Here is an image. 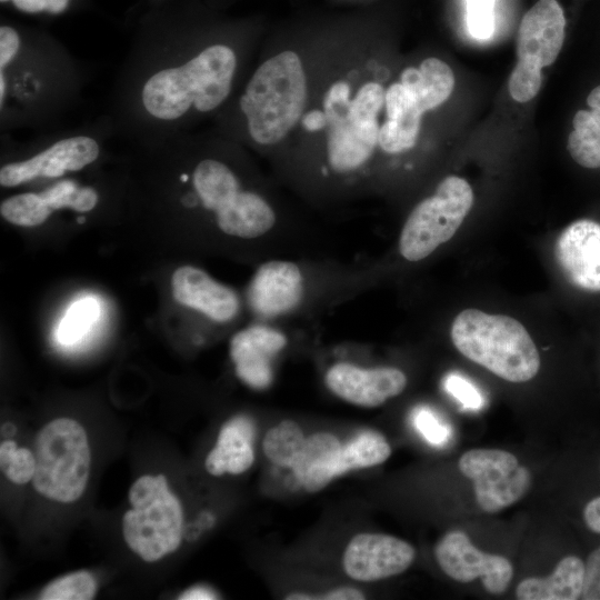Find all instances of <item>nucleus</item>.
Here are the masks:
<instances>
[{"label":"nucleus","instance_id":"ddd939ff","mask_svg":"<svg viewBox=\"0 0 600 600\" xmlns=\"http://www.w3.org/2000/svg\"><path fill=\"white\" fill-rule=\"evenodd\" d=\"M350 103L324 112L329 124L328 162L337 173L361 168L371 158L379 140L378 121L354 120L349 116Z\"/></svg>","mask_w":600,"mask_h":600},{"label":"nucleus","instance_id":"72a5a7b5","mask_svg":"<svg viewBox=\"0 0 600 600\" xmlns=\"http://www.w3.org/2000/svg\"><path fill=\"white\" fill-rule=\"evenodd\" d=\"M497 0H467L468 26L472 37L488 39L493 32V6Z\"/></svg>","mask_w":600,"mask_h":600},{"label":"nucleus","instance_id":"0eeeda50","mask_svg":"<svg viewBox=\"0 0 600 600\" xmlns=\"http://www.w3.org/2000/svg\"><path fill=\"white\" fill-rule=\"evenodd\" d=\"M459 469L472 480L477 503L489 513L520 500L532 481L514 454L499 449H471L460 457Z\"/></svg>","mask_w":600,"mask_h":600},{"label":"nucleus","instance_id":"a878e982","mask_svg":"<svg viewBox=\"0 0 600 600\" xmlns=\"http://www.w3.org/2000/svg\"><path fill=\"white\" fill-rule=\"evenodd\" d=\"M573 131L568 137V151L581 167L600 168V124L591 111L579 110L572 120Z\"/></svg>","mask_w":600,"mask_h":600},{"label":"nucleus","instance_id":"412c9836","mask_svg":"<svg viewBox=\"0 0 600 600\" xmlns=\"http://www.w3.org/2000/svg\"><path fill=\"white\" fill-rule=\"evenodd\" d=\"M216 217L218 228L226 234L254 239L267 234L277 222L270 203L253 191L242 190L238 198Z\"/></svg>","mask_w":600,"mask_h":600},{"label":"nucleus","instance_id":"79ce46f5","mask_svg":"<svg viewBox=\"0 0 600 600\" xmlns=\"http://www.w3.org/2000/svg\"><path fill=\"white\" fill-rule=\"evenodd\" d=\"M302 126L309 131H317L327 126L324 112L313 110L306 114L302 119Z\"/></svg>","mask_w":600,"mask_h":600},{"label":"nucleus","instance_id":"cd10ccee","mask_svg":"<svg viewBox=\"0 0 600 600\" xmlns=\"http://www.w3.org/2000/svg\"><path fill=\"white\" fill-rule=\"evenodd\" d=\"M51 211L71 208L86 212L92 210L98 202V193L91 187H80L72 180L60 181L39 192Z\"/></svg>","mask_w":600,"mask_h":600},{"label":"nucleus","instance_id":"37998d69","mask_svg":"<svg viewBox=\"0 0 600 600\" xmlns=\"http://www.w3.org/2000/svg\"><path fill=\"white\" fill-rule=\"evenodd\" d=\"M179 599L183 600H203L217 599V594L208 587H193L186 590Z\"/></svg>","mask_w":600,"mask_h":600},{"label":"nucleus","instance_id":"423d86ee","mask_svg":"<svg viewBox=\"0 0 600 600\" xmlns=\"http://www.w3.org/2000/svg\"><path fill=\"white\" fill-rule=\"evenodd\" d=\"M472 204L473 192L464 179L444 178L434 193L420 201L408 216L398 243L402 258L417 262L429 257L454 236Z\"/></svg>","mask_w":600,"mask_h":600},{"label":"nucleus","instance_id":"bb28decb","mask_svg":"<svg viewBox=\"0 0 600 600\" xmlns=\"http://www.w3.org/2000/svg\"><path fill=\"white\" fill-rule=\"evenodd\" d=\"M100 314L99 302L92 297L74 301L58 324L57 341L62 346H72L78 342L98 320Z\"/></svg>","mask_w":600,"mask_h":600},{"label":"nucleus","instance_id":"5701e85b","mask_svg":"<svg viewBox=\"0 0 600 600\" xmlns=\"http://www.w3.org/2000/svg\"><path fill=\"white\" fill-rule=\"evenodd\" d=\"M400 82L412 93L422 112H426L450 97L454 88V76L442 60L427 58L419 68L404 69Z\"/></svg>","mask_w":600,"mask_h":600},{"label":"nucleus","instance_id":"b1692460","mask_svg":"<svg viewBox=\"0 0 600 600\" xmlns=\"http://www.w3.org/2000/svg\"><path fill=\"white\" fill-rule=\"evenodd\" d=\"M192 182L204 209L216 216L242 191L237 176L221 161L204 159L193 170Z\"/></svg>","mask_w":600,"mask_h":600},{"label":"nucleus","instance_id":"4468645a","mask_svg":"<svg viewBox=\"0 0 600 600\" xmlns=\"http://www.w3.org/2000/svg\"><path fill=\"white\" fill-rule=\"evenodd\" d=\"M554 254L571 284L600 291V224L582 219L569 224L558 237Z\"/></svg>","mask_w":600,"mask_h":600},{"label":"nucleus","instance_id":"6e6552de","mask_svg":"<svg viewBox=\"0 0 600 600\" xmlns=\"http://www.w3.org/2000/svg\"><path fill=\"white\" fill-rule=\"evenodd\" d=\"M434 556L448 577L463 583L480 577L486 591L491 594L503 593L513 576L507 558L482 552L459 530L446 533L438 541Z\"/></svg>","mask_w":600,"mask_h":600},{"label":"nucleus","instance_id":"393cba45","mask_svg":"<svg viewBox=\"0 0 600 600\" xmlns=\"http://www.w3.org/2000/svg\"><path fill=\"white\" fill-rule=\"evenodd\" d=\"M391 454L386 437L374 430H363L342 447V474L383 463Z\"/></svg>","mask_w":600,"mask_h":600},{"label":"nucleus","instance_id":"2f4dec72","mask_svg":"<svg viewBox=\"0 0 600 600\" xmlns=\"http://www.w3.org/2000/svg\"><path fill=\"white\" fill-rule=\"evenodd\" d=\"M386 91L378 82L364 83L351 100L349 116L362 122L378 121L377 117L384 104Z\"/></svg>","mask_w":600,"mask_h":600},{"label":"nucleus","instance_id":"9d476101","mask_svg":"<svg viewBox=\"0 0 600 600\" xmlns=\"http://www.w3.org/2000/svg\"><path fill=\"white\" fill-rule=\"evenodd\" d=\"M326 387L341 400L362 408H376L399 396L407 387L404 372L394 367H361L341 361L324 374Z\"/></svg>","mask_w":600,"mask_h":600},{"label":"nucleus","instance_id":"a211bd4d","mask_svg":"<svg viewBox=\"0 0 600 600\" xmlns=\"http://www.w3.org/2000/svg\"><path fill=\"white\" fill-rule=\"evenodd\" d=\"M342 447L343 443L331 432L319 431L304 436L286 469L292 471L307 492H319L336 478L342 476Z\"/></svg>","mask_w":600,"mask_h":600},{"label":"nucleus","instance_id":"f3484780","mask_svg":"<svg viewBox=\"0 0 600 600\" xmlns=\"http://www.w3.org/2000/svg\"><path fill=\"white\" fill-rule=\"evenodd\" d=\"M172 294L179 303L221 323L232 320L240 307L234 290L192 266H183L174 271Z\"/></svg>","mask_w":600,"mask_h":600},{"label":"nucleus","instance_id":"473e14b6","mask_svg":"<svg viewBox=\"0 0 600 600\" xmlns=\"http://www.w3.org/2000/svg\"><path fill=\"white\" fill-rule=\"evenodd\" d=\"M541 68L518 60L509 78L510 96L518 102H528L541 88Z\"/></svg>","mask_w":600,"mask_h":600},{"label":"nucleus","instance_id":"7c9ffc66","mask_svg":"<svg viewBox=\"0 0 600 600\" xmlns=\"http://www.w3.org/2000/svg\"><path fill=\"white\" fill-rule=\"evenodd\" d=\"M0 468L13 483L23 484L32 481L36 471V457L27 448H18L13 440L0 444Z\"/></svg>","mask_w":600,"mask_h":600},{"label":"nucleus","instance_id":"ea45409f","mask_svg":"<svg viewBox=\"0 0 600 600\" xmlns=\"http://www.w3.org/2000/svg\"><path fill=\"white\" fill-rule=\"evenodd\" d=\"M1 2L11 1L20 11L27 13L48 12L58 14L66 10L69 0H0Z\"/></svg>","mask_w":600,"mask_h":600},{"label":"nucleus","instance_id":"c756f323","mask_svg":"<svg viewBox=\"0 0 600 600\" xmlns=\"http://www.w3.org/2000/svg\"><path fill=\"white\" fill-rule=\"evenodd\" d=\"M97 581L88 571H77L51 581L40 592L41 600H90Z\"/></svg>","mask_w":600,"mask_h":600},{"label":"nucleus","instance_id":"c03bdc74","mask_svg":"<svg viewBox=\"0 0 600 600\" xmlns=\"http://www.w3.org/2000/svg\"><path fill=\"white\" fill-rule=\"evenodd\" d=\"M587 103L591 108V113L600 124V84L597 86L588 96Z\"/></svg>","mask_w":600,"mask_h":600},{"label":"nucleus","instance_id":"a19ab883","mask_svg":"<svg viewBox=\"0 0 600 600\" xmlns=\"http://www.w3.org/2000/svg\"><path fill=\"white\" fill-rule=\"evenodd\" d=\"M582 517L589 530L600 533V496L591 499L584 506Z\"/></svg>","mask_w":600,"mask_h":600},{"label":"nucleus","instance_id":"f257e3e1","mask_svg":"<svg viewBox=\"0 0 600 600\" xmlns=\"http://www.w3.org/2000/svg\"><path fill=\"white\" fill-rule=\"evenodd\" d=\"M236 68L230 47H207L181 64L152 73L141 88L142 107L162 121L178 120L192 109L212 111L229 96Z\"/></svg>","mask_w":600,"mask_h":600},{"label":"nucleus","instance_id":"7ed1b4c3","mask_svg":"<svg viewBox=\"0 0 600 600\" xmlns=\"http://www.w3.org/2000/svg\"><path fill=\"white\" fill-rule=\"evenodd\" d=\"M450 336L462 356L507 381H529L540 369L531 336L512 317L464 309L454 318Z\"/></svg>","mask_w":600,"mask_h":600},{"label":"nucleus","instance_id":"9b49d317","mask_svg":"<svg viewBox=\"0 0 600 600\" xmlns=\"http://www.w3.org/2000/svg\"><path fill=\"white\" fill-rule=\"evenodd\" d=\"M98 142L89 136L61 139L36 156L4 164L0 170V184L16 187L39 177L56 178L68 171H79L97 160Z\"/></svg>","mask_w":600,"mask_h":600},{"label":"nucleus","instance_id":"dca6fc26","mask_svg":"<svg viewBox=\"0 0 600 600\" xmlns=\"http://www.w3.org/2000/svg\"><path fill=\"white\" fill-rule=\"evenodd\" d=\"M286 346V334L267 326L239 331L230 342L237 376L252 388L268 387L272 380L271 360Z\"/></svg>","mask_w":600,"mask_h":600},{"label":"nucleus","instance_id":"c85d7f7f","mask_svg":"<svg viewBox=\"0 0 600 600\" xmlns=\"http://www.w3.org/2000/svg\"><path fill=\"white\" fill-rule=\"evenodd\" d=\"M0 213L10 223L34 227L43 223L52 211L39 193L26 192L4 199L0 204Z\"/></svg>","mask_w":600,"mask_h":600},{"label":"nucleus","instance_id":"aec40b11","mask_svg":"<svg viewBox=\"0 0 600 600\" xmlns=\"http://www.w3.org/2000/svg\"><path fill=\"white\" fill-rule=\"evenodd\" d=\"M254 437L256 428L249 418L239 416L229 420L221 427L216 446L207 454V471L216 477L247 471L254 461Z\"/></svg>","mask_w":600,"mask_h":600},{"label":"nucleus","instance_id":"39448f33","mask_svg":"<svg viewBox=\"0 0 600 600\" xmlns=\"http://www.w3.org/2000/svg\"><path fill=\"white\" fill-rule=\"evenodd\" d=\"M131 509L122 519L128 547L152 562L174 552L182 540L183 510L163 474L142 476L129 490Z\"/></svg>","mask_w":600,"mask_h":600},{"label":"nucleus","instance_id":"20e7f679","mask_svg":"<svg viewBox=\"0 0 600 600\" xmlns=\"http://www.w3.org/2000/svg\"><path fill=\"white\" fill-rule=\"evenodd\" d=\"M34 489L43 497L71 503L83 494L90 474L91 451L84 428L70 418H57L38 433L34 444Z\"/></svg>","mask_w":600,"mask_h":600},{"label":"nucleus","instance_id":"6ab92c4d","mask_svg":"<svg viewBox=\"0 0 600 600\" xmlns=\"http://www.w3.org/2000/svg\"><path fill=\"white\" fill-rule=\"evenodd\" d=\"M387 120L379 129L378 144L388 153L411 149L418 139L422 110L412 93L401 83L391 84L386 91Z\"/></svg>","mask_w":600,"mask_h":600},{"label":"nucleus","instance_id":"f03ea898","mask_svg":"<svg viewBox=\"0 0 600 600\" xmlns=\"http://www.w3.org/2000/svg\"><path fill=\"white\" fill-rule=\"evenodd\" d=\"M307 103V79L300 57L290 50L264 61L240 98L251 138L259 144L281 141L297 124Z\"/></svg>","mask_w":600,"mask_h":600},{"label":"nucleus","instance_id":"e433bc0d","mask_svg":"<svg viewBox=\"0 0 600 600\" xmlns=\"http://www.w3.org/2000/svg\"><path fill=\"white\" fill-rule=\"evenodd\" d=\"M581 599L600 600V546L584 562V582Z\"/></svg>","mask_w":600,"mask_h":600},{"label":"nucleus","instance_id":"f704fd0d","mask_svg":"<svg viewBox=\"0 0 600 600\" xmlns=\"http://www.w3.org/2000/svg\"><path fill=\"white\" fill-rule=\"evenodd\" d=\"M444 389L466 409H480L483 404V398L479 390L464 377L450 373L444 379Z\"/></svg>","mask_w":600,"mask_h":600},{"label":"nucleus","instance_id":"2eb2a0df","mask_svg":"<svg viewBox=\"0 0 600 600\" xmlns=\"http://www.w3.org/2000/svg\"><path fill=\"white\" fill-rule=\"evenodd\" d=\"M566 18L557 0H539L523 16L517 37L518 60L544 68L552 64L564 41Z\"/></svg>","mask_w":600,"mask_h":600},{"label":"nucleus","instance_id":"58836bf2","mask_svg":"<svg viewBox=\"0 0 600 600\" xmlns=\"http://www.w3.org/2000/svg\"><path fill=\"white\" fill-rule=\"evenodd\" d=\"M20 49L18 32L8 26L0 28V70L3 71Z\"/></svg>","mask_w":600,"mask_h":600},{"label":"nucleus","instance_id":"4be33fe9","mask_svg":"<svg viewBox=\"0 0 600 600\" xmlns=\"http://www.w3.org/2000/svg\"><path fill=\"white\" fill-rule=\"evenodd\" d=\"M584 582V562L577 556H567L544 578H527L519 582L516 596L520 600L581 599Z\"/></svg>","mask_w":600,"mask_h":600},{"label":"nucleus","instance_id":"1a4fd4ad","mask_svg":"<svg viewBox=\"0 0 600 600\" xmlns=\"http://www.w3.org/2000/svg\"><path fill=\"white\" fill-rule=\"evenodd\" d=\"M416 558L414 548L393 536L362 532L347 544L342 566L348 577L356 581L372 582L406 571Z\"/></svg>","mask_w":600,"mask_h":600},{"label":"nucleus","instance_id":"a18cd8bd","mask_svg":"<svg viewBox=\"0 0 600 600\" xmlns=\"http://www.w3.org/2000/svg\"><path fill=\"white\" fill-rule=\"evenodd\" d=\"M6 96H7V82H6L4 73L0 72V104L1 107L4 103Z\"/></svg>","mask_w":600,"mask_h":600},{"label":"nucleus","instance_id":"c9c22d12","mask_svg":"<svg viewBox=\"0 0 600 600\" xmlns=\"http://www.w3.org/2000/svg\"><path fill=\"white\" fill-rule=\"evenodd\" d=\"M416 428L432 444H442L450 437L447 428L430 410L421 408L414 416Z\"/></svg>","mask_w":600,"mask_h":600},{"label":"nucleus","instance_id":"f8f14e48","mask_svg":"<svg viewBox=\"0 0 600 600\" xmlns=\"http://www.w3.org/2000/svg\"><path fill=\"white\" fill-rule=\"evenodd\" d=\"M304 294L301 268L288 260H270L254 272L248 300L251 309L262 318H278L290 313Z\"/></svg>","mask_w":600,"mask_h":600},{"label":"nucleus","instance_id":"4c0bfd02","mask_svg":"<svg viewBox=\"0 0 600 600\" xmlns=\"http://www.w3.org/2000/svg\"><path fill=\"white\" fill-rule=\"evenodd\" d=\"M286 599L288 600H361L364 599V594L361 590L354 587H338L323 593H303L292 592L289 593Z\"/></svg>","mask_w":600,"mask_h":600}]
</instances>
